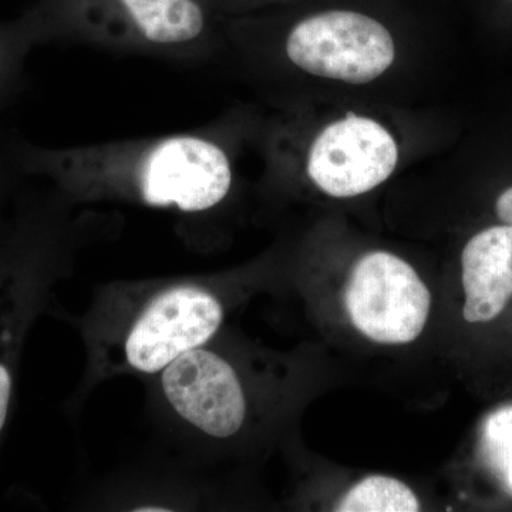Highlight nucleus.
Instances as JSON below:
<instances>
[{
  "instance_id": "1",
  "label": "nucleus",
  "mask_w": 512,
  "mask_h": 512,
  "mask_svg": "<svg viewBox=\"0 0 512 512\" xmlns=\"http://www.w3.org/2000/svg\"><path fill=\"white\" fill-rule=\"evenodd\" d=\"M23 177L52 184L72 202L130 201L183 214L220 205L231 191V158L208 130L46 147L9 136Z\"/></svg>"
},
{
  "instance_id": "2",
  "label": "nucleus",
  "mask_w": 512,
  "mask_h": 512,
  "mask_svg": "<svg viewBox=\"0 0 512 512\" xmlns=\"http://www.w3.org/2000/svg\"><path fill=\"white\" fill-rule=\"evenodd\" d=\"M32 10L46 43L69 40L171 60L204 53L217 18L201 0H37Z\"/></svg>"
},
{
  "instance_id": "3",
  "label": "nucleus",
  "mask_w": 512,
  "mask_h": 512,
  "mask_svg": "<svg viewBox=\"0 0 512 512\" xmlns=\"http://www.w3.org/2000/svg\"><path fill=\"white\" fill-rule=\"evenodd\" d=\"M63 201L50 192L20 204L0 229V434L8 423L23 336L35 313L37 288L62 238Z\"/></svg>"
},
{
  "instance_id": "4",
  "label": "nucleus",
  "mask_w": 512,
  "mask_h": 512,
  "mask_svg": "<svg viewBox=\"0 0 512 512\" xmlns=\"http://www.w3.org/2000/svg\"><path fill=\"white\" fill-rule=\"evenodd\" d=\"M289 62L303 72L363 84L382 76L394 60L392 33L360 10L332 8L292 23L284 40Z\"/></svg>"
},
{
  "instance_id": "5",
  "label": "nucleus",
  "mask_w": 512,
  "mask_h": 512,
  "mask_svg": "<svg viewBox=\"0 0 512 512\" xmlns=\"http://www.w3.org/2000/svg\"><path fill=\"white\" fill-rule=\"evenodd\" d=\"M353 326L382 345H406L421 335L431 296L413 266L389 252H370L357 261L345 293Z\"/></svg>"
},
{
  "instance_id": "6",
  "label": "nucleus",
  "mask_w": 512,
  "mask_h": 512,
  "mask_svg": "<svg viewBox=\"0 0 512 512\" xmlns=\"http://www.w3.org/2000/svg\"><path fill=\"white\" fill-rule=\"evenodd\" d=\"M224 309L211 292L185 284L161 292L128 330L124 357L131 369L161 373L220 329Z\"/></svg>"
},
{
  "instance_id": "7",
  "label": "nucleus",
  "mask_w": 512,
  "mask_h": 512,
  "mask_svg": "<svg viewBox=\"0 0 512 512\" xmlns=\"http://www.w3.org/2000/svg\"><path fill=\"white\" fill-rule=\"evenodd\" d=\"M399 151L392 134L375 120L349 116L326 127L309 151V178L330 197L365 194L396 168Z\"/></svg>"
},
{
  "instance_id": "8",
  "label": "nucleus",
  "mask_w": 512,
  "mask_h": 512,
  "mask_svg": "<svg viewBox=\"0 0 512 512\" xmlns=\"http://www.w3.org/2000/svg\"><path fill=\"white\" fill-rule=\"evenodd\" d=\"M165 399L195 429L217 439L237 434L247 399L234 367L217 353L192 349L161 372Z\"/></svg>"
},
{
  "instance_id": "9",
  "label": "nucleus",
  "mask_w": 512,
  "mask_h": 512,
  "mask_svg": "<svg viewBox=\"0 0 512 512\" xmlns=\"http://www.w3.org/2000/svg\"><path fill=\"white\" fill-rule=\"evenodd\" d=\"M466 295L464 319L487 323L507 308L512 296V225L484 229L461 256Z\"/></svg>"
},
{
  "instance_id": "10",
  "label": "nucleus",
  "mask_w": 512,
  "mask_h": 512,
  "mask_svg": "<svg viewBox=\"0 0 512 512\" xmlns=\"http://www.w3.org/2000/svg\"><path fill=\"white\" fill-rule=\"evenodd\" d=\"M46 43L32 9L19 18L0 22V116L26 86V60L36 46Z\"/></svg>"
},
{
  "instance_id": "11",
  "label": "nucleus",
  "mask_w": 512,
  "mask_h": 512,
  "mask_svg": "<svg viewBox=\"0 0 512 512\" xmlns=\"http://www.w3.org/2000/svg\"><path fill=\"white\" fill-rule=\"evenodd\" d=\"M420 510L416 494L392 477L370 476L357 483L340 501L342 512H414Z\"/></svg>"
},
{
  "instance_id": "12",
  "label": "nucleus",
  "mask_w": 512,
  "mask_h": 512,
  "mask_svg": "<svg viewBox=\"0 0 512 512\" xmlns=\"http://www.w3.org/2000/svg\"><path fill=\"white\" fill-rule=\"evenodd\" d=\"M481 451L494 476L512 495V404L500 407L485 419Z\"/></svg>"
},
{
  "instance_id": "13",
  "label": "nucleus",
  "mask_w": 512,
  "mask_h": 512,
  "mask_svg": "<svg viewBox=\"0 0 512 512\" xmlns=\"http://www.w3.org/2000/svg\"><path fill=\"white\" fill-rule=\"evenodd\" d=\"M23 175L19 173L15 161H13L12 153H10L9 136L0 134V208L3 202L9 197L15 184ZM2 229V224H0Z\"/></svg>"
},
{
  "instance_id": "14",
  "label": "nucleus",
  "mask_w": 512,
  "mask_h": 512,
  "mask_svg": "<svg viewBox=\"0 0 512 512\" xmlns=\"http://www.w3.org/2000/svg\"><path fill=\"white\" fill-rule=\"evenodd\" d=\"M201 2L204 3L215 16H218L220 13L235 12V10L264 5V3L276 2V0H201Z\"/></svg>"
},
{
  "instance_id": "15",
  "label": "nucleus",
  "mask_w": 512,
  "mask_h": 512,
  "mask_svg": "<svg viewBox=\"0 0 512 512\" xmlns=\"http://www.w3.org/2000/svg\"><path fill=\"white\" fill-rule=\"evenodd\" d=\"M495 211L498 217L505 224L512 225V187L505 190L503 194L498 197L497 204H495Z\"/></svg>"
},
{
  "instance_id": "16",
  "label": "nucleus",
  "mask_w": 512,
  "mask_h": 512,
  "mask_svg": "<svg viewBox=\"0 0 512 512\" xmlns=\"http://www.w3.org/2000/svg\"><path fill=\"white\" fill-rule=\"evenodd\" d=\"M510 2H512V0H510Z\"/></svg>"
}]
</instances>
